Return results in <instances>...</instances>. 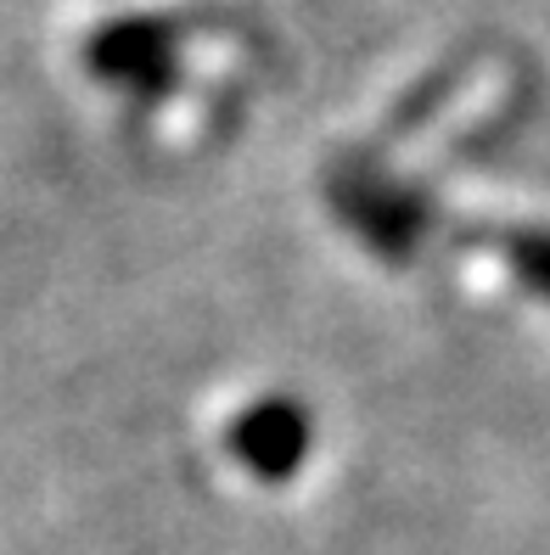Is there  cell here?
I'll list each match as a JSON object with an SVG mask.
<instances>
[{
	"mask_svg": "<svg viewBox=\"0 0 550 555\" xmlns=\"http://www.w3.org/2000/svg\"><path fill=\"white\" fill-rule=\"evenodd\" d=\"M500 258L516 270V281L534 286L550 304V231H506L500 236Z\"/></svg>",
	"mask_w": 550,
	"mask_h": 555,
	"instance_id": "277c9868",
	"label": "cell"
},
{
	"mask_svg": "<svg viewBox=\"0 0 550 555\" xmlns=\"http://www.w3.org/2000/svg\"><path fill=\"white\" fill-rule=\"evenodd\" d=\"M225 449H231L258 482H293L298 466L309 461V449H315V421L293 399H258L231 421Z\"/></svg>",
	"mask_w": 550,
	"mask_h": 555,
	"instance_id": "7a4b0ae2",
	"label": "cell"
},
{
	"mask_svg": "<svg viewBox=\"0 0 550 555\" xmlns=\"http://www.w3.org/2000/svg\"><path fill=\"white\" fill-rule=\"evenodd\" d=\"M332 197H337V214H343L376 253L410 258L415 231H422V219H427L422 203H415L410 191L387 185V180H371V175H348V180L332 185Z\"/></svg>",
	"mask_w": 550,
	"mask_h": 555,
	"instance_id": "3957f363",
	"label": "cell"
},
{
	"mask_svg": "<svg viewBox=\"0 0 550 555\" xmlns=\"http://www.w3.org/2000/svg\"><path fill=\"white\" fill-rule=\"evenodd\" d=\"M85 68L136 95H169L180 85V28L169 17H113L85 40Z\"/></svg>",
	"mask_w": 550,
	"mask_h": 555,
	"instance_id": "6da1fadb",
	"label": "cell"
}]
</instances>
